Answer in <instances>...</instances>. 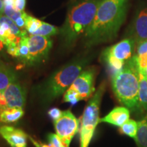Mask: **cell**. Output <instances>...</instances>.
<instances>
[{
	"mask_svg": "<svg viewBox=\"0 0 147 147\" xmlns=\"http://www.w3.org/2000/svg\"><path fill=\"white\" fill-rule=\"evenodd\" d=\"M130 117L129 110L125 106H118L113 108L107 115L100 119V123H106L115 126L121 127Z\"/></svg>",
	"mask_w": 147,
	"mask_h": 147,
	"instance_id": "5bb4252c",
	"label": "cell"
},
{
	"mask_svg": "<svg viewBox=\"0 0 147 147\" xmlns=\"http://www.w3.org/2000/svg\"><path fill=\"white\" fill-rule=\"evenodd\" d=\"M120 131L124 135L135 139L138 131V122L133 119H129L120 127Z\"/></svg>",
	"mask_w": 147,
	"mask_h": 147,
	"instance_id": "44dd1931",
	"label": "cell"
},
{
	"mask_svg": "<svg viewBox=\"0 0 147 147\" xmlns=\"http://www.w3.org/2000/svg\"><path fill=\"white\" fill-rule=\"evenodd\" d=\"M136 44L133 38H127L109 47L102 52V59L112 75L123 68L125 65L134 56Z\"/></svg>",
	"mask_w": 147,
	"mask_h": 147,
	"instance_id": "8992f818",
	"label": "cell"
},
{
	"mask_svg": "<svg viewBox=\"0 0 147 147\" xmlns=\"http://www.w3.org/2000/svg\"><path fill=\"white\" fill-rule=\"evenodd\" d=\"M131 36L136 44L147 40V7L142 8L137 14L132 25Z\"/></svg>",
	"mask_w": 147,
	"mask_h": 147,
	"instance_id": "7c38bea8",
	"label": "cell"
},
{
	"mask_svg": "<svg viewBox=\"0 0 147 147\" xmlns=\"http://www.w3.org/2000/svg\"><path fill=\"white\" fill-rule=\"evenodd\" d=\"M134 140L138 147H147V115L138 122V131Z\"/></svg>",
	"mask_w": 147,
	"mask_h": 147,
	"instance_id": "ac0fdd59",
	"label": "cell"
},
{
	"mask_svg": "<svg viewBox=\"0 0 147 147\" xmlns=\"http://www.w3.org/2000/svg\"><path fill=\"white\" fill-rule=\"evenodd\" d=\"M134 59L140 71H144L147 68V53L142 55H134Z\"/></svg>",
	"mask_w": 147,
	"mask_h": 147,
	"instance_id": "603a6c76",
	"label": "cell"
},
{
	"mask_svg": "<svg viewBox=\"0 0 147 147\" xmlns=\"http://www.w3.org/2000/svg\"><path fill=\"white\" fill-rule=\"evenodd\" d=\"M6 108H18L23 109L26 102V94L24 87L19 82L11 83L2 93Z\"/></svg>",
	"mask_w": 147,
	"mask_h": 147,
	"instance_id": "8fae6325",
	"label": "cell"
},
{
	"mask_svg": "<svg viewBox=\"0 0 147 147\" xmlns=\"http://www.w3.org/2000/svg\"><path fill=\"white\" fill-rule=\"evenodd\" d=\"M57 136L64 147H69L74 136L78 131L79 121L70 110H65L61 117L54 121Z\"/></svg>",
	"mask_w": 147,
	"mask_h": 147,
	"instance_id": "ba28073f",
	"label": "cell"
},
{
	"mask_svg": "<svg viewBox=\"0 0 147 147\" xmlns=\"http://www.w3.org/2000/svg\"><path fill=\"white\" fill-rule=\"evenodd\" d=\"M24 18H25V29L29 34H30V35L36 32L37 29L41 26L42 22H43L27 14L25 12L24 13Z\"/></svg>",
	"mask_w": 147,
	"mask_h": 147,
	"instance_id": "7402d4cb",
	"label": "cell"
},
{
	"mask_svg": "<svg viewBox=\"0 0 147 147\" xmlns=\"http://www.w3.org/2000/svg\"><path fill=\"white\" fill-rule=\"evenodd\" d=\"M112 88L120 103L131 110H138L139 70L134 57L123 68L112 75Z\"/></svg>",
	"mask_w": 147,
	"mask_h": 147,
	"instance_id": "3957f363",
	"label": "cell"
},
{
	"mask_svg": "<svg viewBox=\"0 0 147 147\" xmlns=\"http://www.w3.org/2000/svg\"><path fill=\"white\" fill-rule=\"evenodd\" d=\"M4 10V3L2 0H0V16L2 15Z\"/></svg>",
	"mask_w": 147,
	"mask_h": 147,
	"instance_id": "4dcf8cb0",
	"label": "cell"
},
{
	"mask_svg": "<svg viewBox=\"0 0 147 147\" xmlns=\"http://www.w3.org/2000/svg\"><path fill=\"white\" fill-rule=\"evenodd\" d=\"M5 108H6V106H5L4 100H3V98L2 97V94H1V93L0 92V115H1V113H2Z\"/></svg>",
	"mask_w": 147,
	"mask_h": 147,
	"instance_id": "f1b7e54d",
	"label": "cell"
},
{
	"mask_svg": "<svg viewBox=\"0 0 147 147\" xmlns=\"http://www.w3.org/2000/svg\"><path fill=\"white\" fill-rule=\"evenodd\" d=\"M27 38H28V36H27V34L21 38L19 43H18L17 54H16V58L18 59L21 63L25 64V63H26L27 57H28V54H29Z\"/></svg>",
	"mask_w": 147,
	"mask_h": 147,
	"instance_id": "d6986e66",
	"label": "cell"
},
{
	"mask_svg": "<svg viewBox=\"0 0 147 147\" xmlns=\"http://www.w3.org/2000/svg\"><path fill=\"white\" fill-rule=\"evenodd\" d=\"M87 63V59L74 61L55 71L40 87V93L46 102L57 98L70 87Z\"/></svg>",
	"mask_w": 147,
	"mask_h": 147,
	"instance_id": "277c9868",
	"label": "cell"
},
{
	"mask_svg": "<svg viewBox=\"0 0 147 147\" xmlns=\"http://www.w3.org/2000/svg\"><path fill=\"white\" fill-rule=\"evenodd\" d=\"M147 53V40L139 42L136 45V54L142 55Z\"/></svg>",
	"mask_w": 147,
	"mask_h": 147,
	"instance_id": "d4e9b609",
	"label": "cell"
},
{
	"mask_svg": "<svg viewBox=\"0 0 147 147\" xmlns=\"http://www.w3.org/2000/svg\"><path fill=\"white\" fill-rule=\"evenodd\" d=\"M17 81L16 73L9 67L0 65V92L1 94L12 82Z\"/></svg>",
	"mask_w": 147,
	"mask_h": 147,
	"instance_id": "2e32d148",
	"label": "cell"
},
{
	"mask_svg": "<svg viewBox=\"0 0 147 147\" xmlns=\"http://www.w3.org/2000/svg\"><path fill=\"white\" fill-rule=\"evenodd\" d=\"M29 139H30V140L32 141V143L36 147H51L50 145H47V144H43V143L40 142L39 141L36 140L33 138L32 137H29Z\"/></svg>",
	"mask_w": 147,
	"mask_h": 147,
	"instance_id": "83f0119b",
	"label": "cell"
},
{
	"mask_svg": "<svg viewBox=\"0 0 147 147\" xmlns=\"http://www.w3.org/2000/svg\"><path fill=\"white\" fill-rule=\"evenodd\" d=\"M29 54L25 65H34L47 60L53 46L49 37L30 35L27 38Z\"/></svg>",
	"mask_w": 147,
	"mask_h": 147,
	"instance_id": "52a82bcc",
	"label": "cell"
},
{
	"mask_svg": "<svg viewBox=\"0 0 147 147\" xmlns=\"http://www.w3.org/2000/svg\"><path fill=\"white\" fill-rule=\"evenodd\" d=\"M101 1L79 0L71 7L59 31L64 45H73L84 34L94 19Z\"/></svg>",
	"mask_w": 147,
	"mask_h": 147,
	"instance_id": "7a4b0ae2",
	"label": "cell"
},
{
	"mask_svg": "<svg viewBox=\"0 0 147 147\" xmlns=\"http://www.w3.org/2000/svg\"><path fill=\"white\" fill-rule=\"evenodd\" d=\"M26 30H22L8 16H0V38L5 47L10 44L18 43L22 37L27 35Z\"/></svg>",
	"mask_w": 147,
	"mask_h": 147,
	"instance_id": "30bf717a",
	"label": "cell"
},
{
	"mask_svg": "<svg viewBox=\"0 0 147 147\" xmlns=\"http://www.w3.org/2000/svg\"><path fill=\"white\" fill-rule=\"evenodd\" d=\"M48 140L51 147H64L56 134H49L48 135Z\"/></svg>",
	"mask_w": 147,
	"mask_h": 147,
	"instance_id": "cb8c5ba5",
	"label": "cell"
},
{
	"mask_svg": "<svg viewBox=\"0 0 147 147\" xmlns=\"http://www.w3.org/2000/svg\"><path fill=\"white\" fill-rule=\"evenodd\" d=\"M24 115L23 109L18 108H6L0 115V123H12L16 122Z\"/></svg>",
	"mask_w": 147,
	"mask_h": 147,
	"instance_id": "e0dca14e",
	"label": "cell"
},
{
	"mask_svg": "<svg viewBox=\"0 0 147 147\" xmlns=\"http://www.w3.org/2000/svg\"><path fill=\"white\" fill-rule=\"evenodd\" d=\"M4 45L3 44L2 41H1V38H0V56H1L3 53V50H4Z\"/></svg>",
	"mask_w": 147,
	"mask_h": 147,
	"instance_id": "1f68e13d",
	"label": "cell"
},
{
	"mask_svg": "<svg viewBox=\"0 0 147 147\" xmlns=\"http://www.w3.org/2000/svg\"><path fill=\"white\" fill-rule=\"evenodd\" d=\"M48 113H49V116H50L51 118L53 119V120L55 121L57 120V119H59L61 117L63 112H62L61 110H60L59 108H51Z\"/></svg>",
	"mask_w": 147,
	"mask_h": 147,
	"instance_id": "484cf974",
	"label": "cell"
},
{
	"mask_svg": "<svg viewBox=\"0 0 147 147\" xmlns=\"http://www.w3.org/2000/svg\"><path fill=\"white\" fill-rule=\"evenodd\" d=\"M129 0H102L91 25L83 34L90 47L110 42L118 35L126 18Z\"/></svg>",
	"mask_w": 147,
	"mask_h": 147,
	"instance_id": "6da1fadb",
	"label": "cell"
},
{
	"mask_svg": "<svg viewBox=\"0 0 147 147\" xmlns=\"http://www.w3.org/2000/svg\"><path fill=\"white\" fill-rule=\"evenodd\" d=\"M25 3H26V0H14V8L16 10L23 12L24 9H25Z\"/></svg>",
	"mask_w": 147,
	"mask_h": 147,
	"instance_id": "4316f807",
	"label": "cell"
},
{
	"mask_svg": "<svg viewBox=\"0 0 147 147\" xmlns=\"http://www.w3.org/2000/svg\"><path fill=\"white\" fill-rule=\"evenodd\" d=\"M138 110L147 112V77L144 71L140 70Z\"/></svg>",
	"mask_w": 147,
	"mask_h": 147,
	"instance_id": "9a60e30c",
	"label": "cell"
},
{
	"mask_svg": "<svg viewBox=\"0 0 147 147\" xmlns=\"http://www.w3.org/2000/svg\"><path fill=\"white\" fill-rule=\"evenodd\" d=\"M144 74H145V75H146V76L147 77V68L146 69V70H145V71H144Z\"/></svg>",
	"mask_w": 147,
	"mask_h": 147,
	"instance_id": "d6a6232c",
	"label": "cell"
},
{
	"mask_svg": "<svg viewBox=\"0 0 147 147\" xmlns=\"http://www.w3.org/2000/svg\"><path fill=\"white\" fill-rule=\"evenodd\" d=\"M106 90V82H103L88 102L81 119L80 146L89 147L95 128L100 123V107Z\"/></svg>",
	"mask_w": 147,
	"mask_h": 147,
	"instance_id": "5b68a950",
	"label": "cell"
},
{
	"mask_svg": "<svg viewBox=\"0 0 147 147\" xmlns=\"http://www.w3.org/2000/svg\"><path fill=\"white\" fill-rule=\"evenodd\" d=\"M95 71L89 69L82 71L74 81L69 89L76 93L80 100H87L94 95Z\"/></svg>",
	"mask_w": 147,
	"mask_h": 147,
	"instance_id": "9c48e42d",
	"label": "cell"
},
{
	"mask_svg": "<svg viewBox=\"0 0 147 147\" xmlns=\"http://www.w3.org/2000/svg\"><path fill=\"white\" fill-rule=\"evenodd\" d=\"M60 29L57 28L54 25L51 24L42 22L41 26L38 28L32 35H36V36H41L45 37H49L55 36V35L59 34Z\"/></svg>",
	"mask_w": 147,
	"mask_h": 147,
	"instance_id": "ffe728a7",
	"label": "cell"
},
{
	"mask_svg": "<svg viewBox=\"0 0 147 147\" xmlns=\"http://www.w3.org/2000/svg\"><path fill=\"white\" fill-rule=\"evenodd\" d=\"M0 135L8 142L11 147H27V136L23 130L14 127H0Z\"/></svg>",
	"mask_w": 147,
	"mask_h": 147,
	"instance_id": "4fadbf2b",
	"label": "cell"
},
{
	"mask_svg": "<svg viewBox=\"0 0 147 147\" xmlns=\"http://www.w3.org/2000/svg\"><path fill=\"white\" fill-rule=\"evenodd\" d=\"M3 1L4 5H12L14 7V0H3Z\"/></svg>",
	"mask_w": 147,
	"mask_h": 147,
	"instance_id": "f546056e",
	"label": "cell"
}]
</instances>
